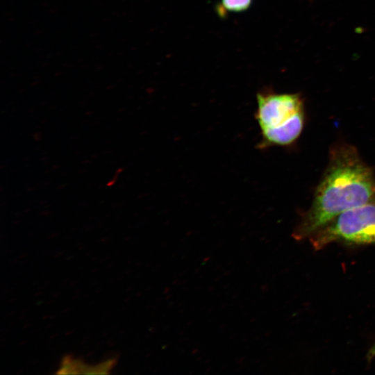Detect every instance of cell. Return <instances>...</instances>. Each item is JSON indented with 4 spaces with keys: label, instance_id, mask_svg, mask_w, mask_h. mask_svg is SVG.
<instances>
[{
    "label": "cell",
    "instance_id": "cell-2",
    "mask_svg": "<svg viewBox=\"0 0 375 375\" xmlns=\"http://www.w3.org/2000/svg\"><path fill=\"white\" fill-rule=\"evenodd\" d=\"M255 119L260 128V149L288 146L301 134L304 114L301 98L294 94L258 92Z\"/></svg>",
    "mask_w": 375,
    "mask_h": 375
},
{
    "label": "cell",
    "instance_id": "cell-1",
    "mask_svg": "<svg viewBox=\"0 0 375 375\" xmlns=\"http://www.w3.org/2000/svg\"><path fill=\"white\" fill-rule=\"evenodd\" d=\"M375 200V178L354 147L342 145L331 153L312 203L294 231L297 240L310 237L342 212Z\"/></svg>",
    "mask_w": 375,
    "mask_h": 375
},
{
    "label": "cell",
    "instance_id": "cell-3",
    "mask_svg": "<svg viewBox=\"0 0 375 375\" xmlns=\"http://www.w3.org/2000/svg\"><path fill=\"white\" fill-rule=\"evenodd\" d=\"M309 238L315 250L335 242L349 244L375 243V200L342 212Z\"/></svg>",
    "mask_w": 375,
    "mask_h": 375
},
{
    "label": "cell",
    "instance_id": "cell-4",
    "mask_svg": "<svg viewBox=\"0 0 375 375\" xmlns=\"http://www.w3.org/2000/svg\"><path fill=\"white\" fill-rule=\"evenodd\" d=\"M115 362L116 359L112 358L97 365H89L67 356L62 360L58 374H108Z\"/></svg>",
    "mask_w": 375,
    "mask_h": 375
},
{
    "label": "cell",
    "instance_id": "cell-6",
    "mask_svg": "<svg viewBox=\"0 0 375 375\" xmlns=\"http://www.w3.org/2000/svg\"><path fill=\"white\" fill-rule=\"evenodd\" d=\"M375 357V343L369 349L367 353V360L370 362Z\"/></svg>",
    "mask_w": 375,
    "mask_h": 375
},
{
    "label": "cell",
    "instance_id": "cell-5",
    "mask_svg": "<svg viewBox=\"0 0 375 375\" xmlns=\"http://www.w3.org/2000/svg\"><path fill=\"white\" fill-rule=\"evenodd\" d=\"M252 0H222V8L228 12H239L249 8Z\"/></svg>",
    "mask_w": 375,
    "mask_h": 375
}]
</instances>
